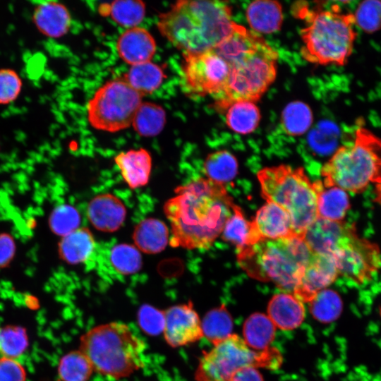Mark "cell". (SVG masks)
Instances as JSON below:
<instances>
[{
  "mask_svg": "<svg viewBox=\"0 0 381 381\" xmlns=\"http://www.w3.org/2000/svg\"><path fill=\"white\" fill-rule=\"evenodd\" d=\"M213 49L229 66L226 87L212 104L218 112H225L236 102H255L276 78L277 51L244 26L235 23L230 33Z\"/></svg>",
  "mask_w": 381,
  "mask_h": 381,
  "instance_id": "cell-2",
  "label": "cell"
},
{
  "mask_svg": "<svg viewBox=\"0 0 381 381\" xmlns=\"http://www.w3.org/2000/svg\"><path fill=\"white\" fill-rule=\"evenodd\" d=\"M26 373L16 359L0 358V381H25Z\"/></svg>",
  "mask_w": 381,
  "mask_h": 381,
  "instance_id": "cell-43",
  "label": "cell"
},
{
  "mask_svg": "<svg viewBox=\"0 0 381 381\" xmlns=\"http://www.w3.org/2000/svg\"><path fill=\"white\" fill-rule=\"evenodd\" d=\"M102 16H110L117 24L126 28L137 27L145 16V4L139 0H118L99 6Z\"/></svg>",
  "mask_w": 381,
  "mask_h": 381,
  "instance_id": "cell-28",
  "label": "cell"
},
{
  "mask_svg": "<svg viewBox=\"0 0 381 381\" xmlns=\"http://www.w3.org/2000/svg\"><path fill=\"white\" fill-rule=\"evenodd\" d=\"M339 274L358 284L369 282L381 268V250L375 243L355 234L332 255Z\"/></svg>",
  "mask_w": 381,
  "mask_h": 381,
  "instance_id": "cell-12",
  "label": "cell"
},
{
  "mask_svg": "<svg viewBox=\"0 0 381 381\" xmlns=\"http://www.w3.org/2000/svg\"><path fill=\"white\" fill-rule=\"evenodd\" d=\"M312 253L304 239L295 236L247 246L237 251V261L250 277L294 294Z\"/></svg>",
  "mask_w": 381,
  "mask_h": 381,
  "instance_id": "cell-5",
  "label": "cell"
},
{
  "mask_svg": "<svg viewBox=\"0 0 381 381\" xmlns=\"http://www.w3.org/2000/svg\"><path fill=\"white\" fill-rule=\"evenodd\" d=\"M321 174L325 187L363 193L370 183L381 181V140L358 131L353 143L335 150L322 166Z\"/></svg>",
  "mask_w": 381,
  "mask_h": 381,
  "instance_id": "cell-8",
  "label": "cell"
},
{
  "mask_svg": "<svg viewBox=\"0 0 381 381\" xmlns=\"http://www.w3.org/2000/svg\"><path fill=\"white\" fill-rule=\"evenodd\" d=\"M163 334L172 347L186 346L203 337L202 323L191 302L171 306L164 310Z\"/></svg>",
  "mask_w": 381,
  "mask_h": 381,
  "instance_id": "cell-13",
  "label": "cell"
},
{
  "mask_svg": "<svg viewBox=\"0 0 381 381\" xmlns=\"http://www.w3.org/2000/svg\"><path fill=\"white\" fill-rule=\"evenodd\" d=\"M339 273L334 257L313 253L294 292L303 302H310L320 291L332 284Z\"/></svg>",
  "mask_w": 381,
  "mask_h": 381,
  "instance_id": "cell-14",
  "label": "cell"
},
{
  "mask_svg": "<svg viewBox=\"0 0 381 381\" xmlns=\"http://www.w3.org/2000/svg\"><path fill=\"white\" fill-rule=\"evenodd\" d=\"M146 344L129 325L111 322L87 331L80 349L95 371L116 379L128 377L145 365Z\"/></svg>",
  "mask_w": 381,
  "mask_h": 381,
  "instance_id": "cell-4",
  "label": "cell"
},
{
  "mask_svg": "<svg viewBox=\"0 0 381 381\" xmlns=\"http://www.w3.org/2000/svg\"><path fill=\"white\" fill-rule=\"evenodd\" d=\"M109 260L114 270L123 275L138 272L143 265L139 250L133 245L128 243L114 246L110 251Z\"/></svg>",
  "mask_w": 381,
  "mask_h": 381,
  "instance_id": "cell-38",
  "label": "cell"
},
{
  "mask_svg": "<svg viewBox=\"0 0 381 381\" xmlns=\"http://www.w3.org/2000/svg\"><path fill=\"white\" fill-rule=\"evenodd\" d=\"M28 344V337L24 327L18 325L0 327L1 357L16 359L25 352Z\"/></svg>",
  "mask_w": 381,
  "mask_h": 381,
  "instance_id": "cell-39",
  "label": "cell"
},
{
  "mask_svg": "<svg viewBox=\"0 0 381 381\" xmlns=\"http://www.w3.org/2000/svg\"><path fill=\"white\" fill-rule=\"evenodd\" d=\"M203 171L207 179L224 185L234 179L238 172L236 158L227 150L212 152L206 157Z\"/></svg>",
  "mask_w": 381,
  "mask_h": 381,
  "instance_id": "cell-32",
  "label": "cell"
},
{
  "mask_svg": "<svg viewBox=\"0 0 381 381\" xmlns=\"http://www.w3.org/2000/svg\"><path fill=\"white\" fill-rule=\"evenodd\" d=\"M282 126L284 132L291 136H300L311 126L313 114L306 103L300 101L291 102L282 111Z\"/></svg>",
  "mask_w": 381,
  "mask_h": 381,
  "instance_id": "cell-34",
  "label": "cell"
},
{
  "mask_svg": "<svg viewBox=\"0 0 381 381\" xmlns=\"http://www.w3.org/2000/svg\"><path fill=\"white\" fill-rule=\"evenodd\" d=\"M167 116L163 107L153 102H142L132 122L135 131L143 137H155L164 128Z\"/></svg>",
  "mask_w": 381,
  "mask_h": 381,
  "instance_id": "cell-31",
  "label": "cell"
},
{
  "mask_svg": "<svg viewBox=\"0 0 381 381\" xmlns=\"http://www.w3.org/2000/svg\"><path fill=\"white\" fill-rule=\"evenodd\" d=\"M313 316L321 322H331L340 315L343 303L339 295L333 290L319 291L309 302Z\"/></svg>",
  "mask_w": 381,
  "mask_h": 381,
  "instance_id": "cell-36",
  "label": "cell"
},
{
  "mask_svg": "<svg viewBox=\"0 0 381 381\" xmlns=\"http://www.w3.org/2000/svg\"><path fill=\"white\" fill-rule=\"evenodd\" d=\"M353 24L363 32H375L381 28V1H361L352 14Z\"/></svg>",
  "mask_w": 381,
  "mask_h": 381,
  "instance_id": "cell-40",
  "label": "cell"
},
{
  "mask_svg": "<svg viewBox=\"0 0 381 381\" xmlns=\"http://www.w3.org/2000/svg\"><path fill=\"white\" fill-rule=\"evenodd\" d=\"M32 23L44 36L57 39L68 33L71 16L65 5L56 1H41L35 5Z\"/></svg>",
  "mask_w": 381,
  "mask_h": 381,
  "instance_id": "cell-18",
  "label": "cell"
},
{
  "mask_svg": "<svg viewBox=\"0 0 381 381\" xmlns=\"http://www.w3.org/2000/svg\"><path fill=\"white\" fill-rule=\"evenodd\" d=\"M96 242L89 229L80 227L61 237L58 243V254L68 265L85 262L93 253Z\"/></svg>",
  "mask_w": 381,
  "mask_h": 381,
  "instance_id": "cell-23",
  "label": "cell"
},
{
  "mask_svg": "<svg viewBox=\"0 0 381 381\" xmlns=\"http://www.w3.org/2000/svg\"><path fill=\"white\" fill-rule=\"evenodd\" d=\"M226 111V124L237 133L243 135L251 133L259 125L260 112L255 102H236Z\"/></svg>",
  "mask_w": 381,
  "mask_h": 381,
  "instance_id": "cell-30",
  "label": "cell"
},
{
  "mask_svg": "<svg viewBox=\"0 0 381 381\" xmlns=\"http://www.w3.org/2000/svg\"><path fill=\"white\" fill-rule=\"evenodd\" d=\"M94 371L92 363L80 350L65 354L58 365L61 381H88Z\"/></svg>",
  "mask_w": 381,
  "mask_h": 381,
  "instance_id": "cell-33",
  "label": "cell"
},
{
  "mask_svg": "<svg viewBox=\"0 0 381 381\" xmlns=\"http://www.w3.org/2000/svg\"><path fill=\"white\" fill-rule=\"evenodd\" d=\"M162 68L151 61L131 66L123 80L141 95L156 91L166 78Z\"/></svg>",
  "mask_w": 381,
  "mask_h": 381,
  "instance_id": "cell-27",
  "label": "cell"
},
{
  "mask_svg": "<svg viewBox=\"0 0 381 381\" xmlns=\"http://www.w3.org/2000/svg\"><path fill=\"white\" fill-rule=\"evenodd\" d=\"M174 193L164 205L171 224L170 245L189 250L210 248L235 205L224 185L198 178L178 186Z\"/></svg>",
  "mask_w": 381,
  "mask_h": 381,
  "instance_id": "cell-1",
  "label": "cell"
},
{
  "mask_svg": "<svg viewBox=\"0 0 381 381\" xmlns=\"http://www.w3.org/2000/svg\"><path fill=\"white\" fill-rule=\"evenodd\" d=\"M318 192V218L343 221L350 207L347 193L336 186L325 187L320 181L314 182Z\"/></svg>",
  "mask_w": 381,
  "mask_h": 381,
  "instance_id": "cell-25",
  "label": "cell"
},
{
  "mask_svg": "<svg viewBox=\"0 0 381 381\" xmlns=\"http://www.w3.org/2000/svg\"><path fill=\"white\" fill-rule=\"evenodd\" d=\"M169 229L162 220L147 218L140 221L133 233L135 247L147 254L162 251L169 243Z\"/></svg>",
  "mask_w": 381,
  "mask_h": 381,
  "instance_id": "cell-24",
  "label": "cell"
},
{
  "mask_svg": "<svg viewBox=\"0 0 381 381\" xmlns=\"http://www.w3.org/2000/svg\"><path fill=\"white\" fill-rule=\"evenodd\" d=\"M246 19L255 33L271 34L281 29L283 22L282 6L276 1L258 0L246 8Z\"/></svg>",
  "mask_w": 381,
  "mask_h": 381,
  "instance_id": "cell-22",
  "label": "cell"
},
{
  "mask_svg": "<svg viewBox=\"0 0 381 381\" xmlns=\"http://www.w3.org/2000/svg\"><path fill=\"white\" fill-rule=\"evenodd\" d=\"M142 97L123 79L109 80L88 101V122L97 130L111 133L126 129L132 125Z\"/></svg>",
  "mask_w": 381,
  "mask_h": 381,
  "instance_id": "cell-9",
  "label": "cell"
},
{
  "mask_svg": "<svg viewBox=\"0 0 381 381\" xmlns=\"http://www.w3.org/2000/svg\"><path fill=\"white\" fill-rule=\"evenodd\" d=\"M121 176L132 188L147 184L152 169V157L144 148L121 152L114 157Z\"/></svg>",
  "mask_w": 381,
  "mask_h": 381,
  "instance_id": "cell-20",
  "label": "cell"
},
{
  "mask_svg": "<svg viewBox=\"0 0 381 381\" xmlns=\"http://www.w3.org/2000/svg\"><path fill=\"white\" fill-rule=\"evenodd\" d=\"M275 329L267 315L254 313L244 322L243 339L251 349L264 351L274 339Z\"/></svg>",
  "mask_w": 381,
  "mask_h": 381,
  "instance_id": "cell-29",
  "label": "cell"
},
{
  "mask_svg": "<svg viewBox=\"0 0 381 381\" xmlns=\"http://www.w3.org/2000/svg\"><path fill=\"white\" fill-rule=\"evenodd\" d=\"M261 195L267 202L283 207L290 215L296 236L304 238L318 219V192L303 168L281 164L265 167L257 174Z\"/></svg>",
  "mask_w": 381,
  "mask_h": 381,
  "instance_id": "cell-7",
  "label": "cell"
},
{
  "mask_svg": "<svg viewBox=\"0 0 381 381\" xmlns=\"http://www.w3.org/2000/svg\"><path fill=\"white\" fill-rule=\"evenodd\" d=\"M229 66L213 49L197 54H183L181 78L183 90L194 97H218L224 90Z\"/></svg>",
  "mask_w": 381,
  "mask_h": 381,
  "instance_id": "cell-11",
  "label": "cell"
},
{
  "mask_svg": "<svg viewBox=\"0 0 381 381\" xmlns=\"http://www.w3.org/2000/svg\"><path fill=\"white\" fill-rule=\"evenodd\" d=\"M303 302L291 293H280L270 300L268 317L275 327L285 330L294 329L300 326L305 318Z\"/></svg>",
  "mask_w": 381,
  "mask_h": 381,
  "instance_id": "cell-21",
  "label": "cell"
},
{
  "mask_svg": "<svg viewBox=\"0 0 381 381\" xmlns=\"http://www.w3.org/2000/svg\"><path fill=\"white\" fill-rule=\"evenodd\" d=\"M231 381H263V379L255 366H247L238 370Z\"/></svg>",
  "mask_w": 381,
  "mask_h": 381,
  "instance_id": "cell-45",
  "label": "cell"
},
{
  "mask_svg": "<svg viewBox=\"0 0 381 381\" xmlns=\"http://www.w3.org/2000/svg\"><path fill=\"white\" fill-rule=\"evenodd\" d=\"M202 323L203 337L214 344L231 335L233 322L229 312L224 306L209 311Z\"/></svg>",
  "mask_w": 381,
  "mask_h": 381,
  "instance_id": "cell-35",
  "label": "cell"
},
{
  "mask_svg": "<svg viewBox=\"0 0 381 381\" xmlns=\"http://www.w3.org/2000/svg\"><path fill=\"white\" fill-rule=\"evenodd\" d=\"M81 217L78 210L69 204L56 206L48 217V226L55 235L64 237L80 228Z\"/></svg>",
  "mask_w": 381,
  "mask_h": 381,
  "instance_id": "cell-37",
  "label": "cell"
},
{
  "mask_svg": "<svg viewBox=\"0 0 381 381\" xmlns=\"http://www.w3.org/2000/svg\"><path fill=\"white\" fill-rule=\"evenodd\" d=\"M356 233L353 224L318 218L307 229L303 239L313 253L332 255Z\"/></svg>",
  "mask_w": 381,
  "mask_h": 381,
  "instance_id": "cell-15",
  "label": "cell"
},
{
  "mask_svg": "<svg viewBox=\"0 0 381 381\" xmlns=\"http://www.w3.org/2000/svg\"><path fill=\"white\" fill-rule=\"evenodd\" d=\"M231 6L221 1L180 0L159 14L161 35L183 54L213 49L231 31Z\"/></svg>",
  "mask_w": 381,
  "mask_h": 381,
  "instance_id": "cell-3",
  "label": "cell"
},
{
  "mask_svg": "<svg viewBox=\"0 0 381 381\" xmlns=\"http://www.w3.org/2000/svg\"><path fill=\"white\" fill-rule=\"evenodd\" d=\"M23 86L22 78L16 70L0 68V105L15 102L20 95Z\"/></svg>",
  "mask_w": 381,
  "mask_h": 381,
  "instance_id": "cell-41",
  "label": "cell"
},
{
  "mask_svg": "<svg viewBox=\"0 0 381 381\" xmlns=\"http://www.w3.org/2000/svg\"><path fill=\"white\" fill-rule=\"evenodd\" d=\"M138 322L141 328L148 334H157L163 332L164 325V310L145 305L138 313Z\"/></svg>",
  "mask_w": 381,
  "mask_h": 381,
  "instance_id": "cell-42",
  "label": "cell"
},
{
  "mask_svg": "<svg viewBox=\"0 0 381 381\" xmlns=\"http://www.w3.org/2000/svg\"><path fill=\"white\" fill-rule=\"evenodd\" d=\"M252 222L262 241L296 236L290 215L273 202H267L262 206Z\"/></svg>",
  "mask_w": 381,
  "mask_h": 381,
  "instance_id": "cell-19",
  "label": "cell"
},
{
  "mask_svg": "<svg viewBox=\"0 0 381 381\" xmlns=\"http://www.w3.org/2000/svg\"><path fill=\"white\" fill-rule=\"evenodd\" d=\"M87 215L96 229L103 232H114L124 222L126 208L114 195L103 193L95 196L90 201Z\"/></svg>",
  "mask_w": 381,
  "mask_h": 381,
  "instance_id": "cell-16",
  "label": "cell"
},
{
  "mask_svg": "<svg viewBox=\"0 0 381 381\" xmlns=\"http://www.w3.org/2000/svg\"><path fill=\"white\" fill-rule=\"evenodd\" d=\"M156 49L155 40L150 32L138 26L125 30L116 44L119 56L131 66L150 61Z\"/></svg>",
  "mask_w": 381,
  "mask_h": 381,
  "instance_id": "cell-17",
  "label": "cell"
},
{
  "mask_svg": "<svg viewBox=\"0 0 381 381\" xmlns=\"http://www.w3.org/2000/svg\"><path fill=\"white\" fill-rule=\"evenodd\" d=\"M17 250L15 238L7 232L0 233V269L7 267L13 260Z\"/></svg>",
  "mask_w": 381,
  "mask_h": 381,
  "instance_id": "cell-44",
  "label": "cell"
},
{
  "mask_svg": "<svg viewBox=\"0 0 381 381\" xmlns=\"http://www.w3.org/2000/svg\"><path fill=\"white\" fill-rule=\"evenodd\" d=\"M299 16L306 20L300 30L303 58L319 65L342 66L350 56L356 32L352 14L338 10H301Z\"/></svg>",
  "mask_w": 381,
  "mask_h": 381,
  "instance_id": "cell-6",
  "label": "cell"
},
{
  "mask_svg": "<svg viewBox=\"0 0 381 381\" xmlns=\"http://www.w3.org/2000/svg\"><path fill=\"white\" fill-rule=\"evenodd\" d=\"M265 353L251 349L243 338L231 334L204 352L195 373L197 381H231L234 375L247 366L260 365Z\"/></svg>",
  "mask_w": 381,
  "mask_h": 381,
  "instance_id": "cell-10",
  "label": "cell"
},
{
  "mask_svg": "<svg viewBox=\"0 0 381 381\" xmlns=\"http://www.w3.org/2000/svg\"><path fill=\"white\" fill-rule=\"evenodd\" d=\"M222 234V238L234 244L237 251L262 241L253 222L246 219L241 208L236 204Z\"/></svg>",
  "mask_w": 381,
  "mask_h": 381,
  "instance_id": "cell-26",
  "label": "cell"
}]
</instances>
